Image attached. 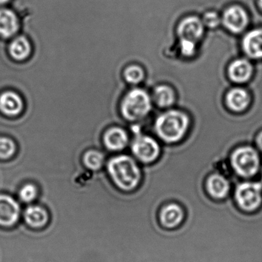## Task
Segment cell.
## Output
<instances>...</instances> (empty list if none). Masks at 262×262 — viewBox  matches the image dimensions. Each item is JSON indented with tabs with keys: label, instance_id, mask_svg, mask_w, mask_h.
<instances>
[{
	"label": "cell",
	"instance_id": "2",
	"mask_svg": "<svg viewBox=\"0 0 262 262\" xmlns=\"http://www.w3.org/2000/svg\"><path fill=\"white\" fill-rule=\"evenodd\" d=\"M189 122L186 114L178 111H170L158 117L155 129L163 140L173 143L183 138L187 131Z\"/></svg>",
	"mask_w": 262,
	"mask_h": 262
},
{
	"label": "cell",
	"instance_id": "17",
	"mask_svg": "<svg viewBox=\"0 0 262 262\" xmlns=\"http://www.w3.org/2000/svg\"><path fill=\"white\" fill-rule=\"evenodd\" d=\"M229 73L231 79L235 82H246L252 76V64L246 59L236 60L229 67Z\"/></svg>",
	"mask_w": 262,
	"mask_h": 262
},
{
	"label": "cell",
	"instance_id": "15",
	"mask_svg": "<svg viewBox=\"0 0 262 262\" xmlns=\"http://www.w3.org/2000/svg\"><path fill=\"white\" fill-rule=\"evenodd\" d=\"M0 109L9 116H15L22 112L23 101L14 92H5L0 96Z\"/></svg>",
	"mask_w": 262,
	"mask_h": 262
},
{
	"label": "cell",
	"instance_id": "9",
	"mask_svg": "<svg viewBox=\"0 0 262 262\" xmlns=\"http://www.w3.org/2000/svg\"><path fill=\"white\" fill-rule=\"evenodd\" d=\"M223 23L227 29L233 32H241L249 23V17L243 8L232 6L225 12Z\"/></svg>",
	"mask_w": 262,
	"mask_h": 262
},
{
	"label": "cell",
	"instance_id": "13",
	"mask_svg": "<svg viewBox=\"0 0 262 262\" xmlns=\"http://www.w3.org/2000/svg\"><path fill=\"white\" fill-rule=\"evenodd\" d=\"M206 187L209 195L217 200H223L227 196L230 189L228 180L223 176L218 174L209 177Z\"/></svg>",
	"mask_w": 262,
	"mask_h": 262
},
{
	"label": "cell",
	"instance_id": "6",
	"mask_svg": "<svg viewBox=\"0 0 262 262\" xmlns=\"http://www.w3.org/2000/svg\"><path fill=\"white\" fill-rule=\"evenodd\" d=\"M132 152L141 161L150 163L158 157L159 146L152 137L138 136L132 143Z\"/></svg>",
	"mask_w": 262,
	"mask_h": 262
},
{
	"label": "cell",
	"instance_id": "1",
	"mask_svg": "<svg viewBox=\"0 0 262 262\" xmlns=\"http://www.w3.org/2000/svg\"><path fill=\"white\" fill-rule=\"evenodd\" d=\"M109 174L118 188L133 190L140 180V170L136 163L128 156H118L109 161Z\"/></svg>",
	"mask_w": 262,
	"mask_h": 262
},
{
	"label": "cell",
	"instance_id": "3",
	"mask_svg": "<svg viewBox=\"0 0 262 262\" xmlns=\"http://www.w3.org/2000/svg\"><path fill=\"white\" fill-rule=\"evenodd\" d=\"M151 109L149 95L142 89H134L128 93L122 103L123 116L129 121L141 119Z\"/></svg>",
	"mask_w": 262,
	"mask_h": 262
},
{
	"label": "cell",
	"instance_id": "14",
	"mask_svg": "<svg viewBox=\"0 0 262 262\" xmlns=\"http://www.w3.org/2000/svg\"><path fill=\"white\" fill-rule=\"evenodd\" d=\"M18 21L16 15L9 9H0V35L9 38L16 33Z\"/></svg>",
	"mask_w": 262,
	"mask_h": 262
},
{
	"label": "cell",
	"instance_id": "21",
	"mask_svg": "<svg viewBox=\"0 0 262 262\" xmlns=\"http://www.w3.org/2000/svg\"><path fill=\"white\" fill-rule=\"evenodd\" d=\"M104 156L98 151L91 150L86 152L84 157V163L88 168L96 170L103 166Z\"/></svg>",
	"mask_w": 262,
	"mask_h": 262
},
{
	"label": "cell",
	"instance_id": "8",
	"mask_svg": "<svg viewBox=\"0 0 262 262\" xmlns=\"http://www.w3.org/2000/svg\"><path fill=\"white\" fill-rule=\"evenodd\" d=\"M186 215L183 208L176 203H169L162 208L158 213L160 224L166 229L179 228L184 221Z\"/></svg>",
	"mask_w": 262,
	"mask_h": 262
},
{
	"label": "cell",
	"instance_id": "23",
	"mask_svg": "<svg viewBox=\"0 0 262 262\" xmlns=\"http://www.w3.org/2000/svg\"><path fill=\"white\" fill-rule=\"evenodd\" d=\"M15 146L13 141L6 137H0V158H9L15 152Z\"/></svg>",
	"mask_w": 262,
	"mask_h": 262
},
{
	"label": "cell",
	"instance_id": "11",
	"mask_svg": "<svg viewBox=\"0 0 262 262\" xmlns=\"http://www.w3.org/2000/svg\"><path fill=\"white\" fill-rule=\"evenodd\" d=\"M178 31L180 38L196 41L203 36L204 26L196 17H189L182 21Z\"/></svg>",
	"mask_w": 262,
	"mask_h": 262
},
{
	"label": "cell",
	"instance_id": "25",
	"mask_svg": "<svg viewBox=\"0 0 262 262\" xmlns=\"http://www.w3.org/2000/svg\"><path fill=\"white\" fill-rule=\"evenodd\" d=\"M180 48H181V52L183 55L186 56H191L195 52V41L181 38Z\"/></svg>",
	"mask_w": 262,
	"mask_h": 262
},
{
	"label": "cell",
	"instance_id": "12",
	"mask_svg": "<svg viewBox=\"0 0 262 262\" xmlns=\"http://www.w3.org/2000/svg\"><path fill=\"white\" fill-rule=\"evenodd\" d=\"M243 48L251 58H262V30L249 32L243 40Z\"/></svg>",
	"mask_w": 262,
	"mask_h": 262
},
{
	"label": "cell",
	"instance_id": "27",
	"mask_svg": "<svg viewBox=\"0 0 262 262\" xmlns=\"http://www.w3.org/2000/svg\"><path fill=\"white\" fill-rule=\"evenodd\" d=\"M257 143H258V146L260 149L262 150V132L258 135V138H257Z\"/></svg>",
	"mask_w": 262,
	"mask_h": 262
},
{
	"label": "cell",
	"instance_id": "7",
	"mask_svg": "<svg viewBox=\"0 0 262 262\" xmlns=\"http://www.w3.org/2000/svg\"><path fill=\"white\" fill-rule=\"evenodd\" d=\"M21 209L18 203L9 195H0V226L12 227L20 218Z\"/></svg>",
	"mask_w": 262,
	"mask_h": 262
},
{
	"label": "cell",
	"instance_id": "4",
	"mask_svg": "<svg viewBox=\"0 0 262 262\" xmlns=\"http://www.w3.org/2000/svg\"><path fill=\"white\" fill-rule=\"evenodd\" d=\"M235 201L241 210L253 212L259 209L262 203V186L258 183L246 182L237 187Z\"/></svg>",
	"mask_w": 262,
	"mask_h": 262
},
{
	"label": "cell",
	"instance_id": "24",
	"mask_svg": "<svg viewBox=\"0 0 262 262\" xmlns=\"http://www.w3.org/2000/svg\"><path fill=\"white\" fill-rule=\"evenodd\" d=\"M18 195H19V198L22 201L24 202V203H31L36 198V187L32 184L25 185L20 189Z\"/></svg>",
	"mask_w": 262,
	"mask_h": 262
},
{
	"label": "cell",
	"instance_id": "16",
	"mask_svg": "<svg viewBox=\"0 0 262 262\" xmlns=\"http://www.w3.org/2000/svg\"><path fill=\"white\" fill-rule=\"evenodd\" d=\"M250 102V97L246 90L234 89L228 93L226 103L231 110L240 112L246 110Z\"/></svg>",
	"mask_w": 262,
	"mask_h": 262
},
{
	"label": "cell",
	"instance_id": "18",
	"mask_svg": "<svg viewBox=\"0 0 262 262\" xmlns=\"http://www.w3.org/2000/svg\"><path fill=\"white\" fill-rule=\"evenodd\" d=\"M104 141L106 146L112 150L124 149L128 143V136L123 129L112 128L105 134Z\"/></svg>",
	"mask_w": 262,
	"mask_h": 262
},
{
	"label": "cell",
	"instance_id": "22",
	"mask_svg": "<svg viewBox=\"0 0 262 262\" xmlns=\"http://www.w3.org/2000/svg\"><path fill=\"white\" fill-rule=\"evenodd\" d=\"M125 77L128 82L131 84H138L144 78V72L138 66H131L126 69Z\"/></svg>",
	"mask_w": 262,
	"mask_h": 262
},
{
	"label": "cell",
	"instance_id": "26",
	"mask_svg": "<svg viewBox=\"0 0 262 262\" xmlns=\"http://www.w3.org/2000/svg\"><path fill=\"white\" fill-rule=\"evenodd\" d=\"M203 23L208 27L215 28L219 25L220 18L216 12H207L203 18Z\"/></svg>",
	"mask_w": 262,
	"mask_h": 262
},
{
	"label": "cell",
	"instance_id": "28",
	"mask_svg": "<svg viewBox=\"0 0 262 262\" xmlns=\"http://www.w3.org/2000/svg\"><path fill=\"white\" fill-rule=\"evenodd\" d=\"M9 0H0V5L5 4V3H8Z\"/></svg>",
	"mask_w": 262,
	"mask_h": 262
},
{
	"label": "cell",
	"instance_id": "5",
	"mask_svg": "<svg viewBox=\"0 0 262 262\" xmlns=\"http://www.w3.org/2000/svg\"><path fill=\"white\" fill-rule=\"evenodd\" d=\"M232 163L237 173L241 177H250L258 171L259 157L253 148L241 147L232 154Z\"/></svg>",
	"mask_w": 262,
	"mask_h": 262
},
{
	"label": "cell",
	"instance_id": "20",
	"mask_svg": "<svg viewBox=\"0 0 262 262\" xmlns=\"http://www.w3.org/2000/svg\"><path fill=\"white\" fill-rule=\"evenodd\" d=\"M155 102L162 107H169L175 101V94L168 86H158L154 92Z\"/></svg>",
	"mask_w": 262,
	"mask_h": 262
},
{
	"label": "cell",
	"instance_id": "29",
	"mask_svg": "<svg viewBox=\"0 0 262 262\" xmlns=\"http://www.w3.org/2000/svg\"><path fill=\"white\" fill-rule=\"evenodd\" d=\"M260 6L262 8V0H259Z\"/></svg>",
	"mask_w": 262,
	"mask_h": 262
},
{
	"label": "cell",
	"instance_id": "19",
	"mask_svg": "<svg viewBox=\"0 0 262 262\" xmlns=\"http://www.w3.org/2000/svg\"><path fill=\"white\" fill-rule=\"evenodd\" d=\"M30 52V43L24 36L15 38L9 46V52L12 58L18 61L26 59L29 56Z\"/></svg>",
	"mask_w": 262,
	"mask_h": 262
},
{
	"label": "cell",
	"instance_id": "10",
	"mask_svg": "<svg viewBox=\"0 0 262 262\" xmlns=\"http://www.w3.org/2000/svg\"><path fill=\"white\" fill-rule=\"evenodd\" d=\"M23 219L26 226L31 229L41 230L49 223V215L45 208L39 206H29L23 212Z\"/></svg>",
	"mask_w": 262,
	"mask_h": 262
}]
</instances>
